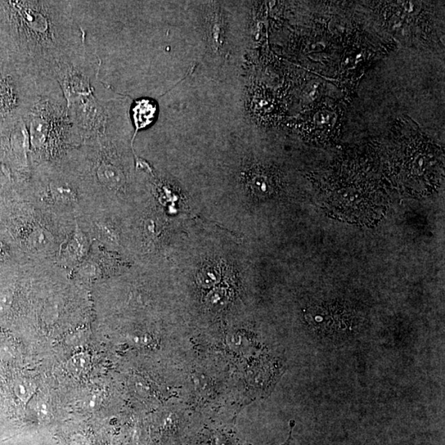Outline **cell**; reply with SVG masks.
I'll return each mask as SVG.
<instances>
[{
    "label": "cell",
    "instance_id": "6da1fadb",
    "mask_svg": "<svg viewBox=\"0 0 445 445\" xmlns=\"http://www.w3.org/2000/svg\"><path fill=\"white\" fill-rule=\"evenodd\" d=\"M323 202L336 217L361 226L380 220L388 206L384 192L377 187L344 180L327 187Z\"/></svg>",
    "mask_w": 445,
    "mask_h": 445
},
{
    "label": "cell",
    "instance_id": "7a4b0ae2",
    "mask_svg": "<svg viewBox=\"0 0 445 445\" xmlns=\"http://www.w3.org/2000/svg\"><path fill=\"white\" fill-rule=\"evenodd\" d=\"M155 111V105L150 101L141 100L138 102L134 109L136 128L139 130L147 127L154 119Z\"/></svg>",
    "mask_w": 445,
    "mask_h": 445
}]
</instances>
